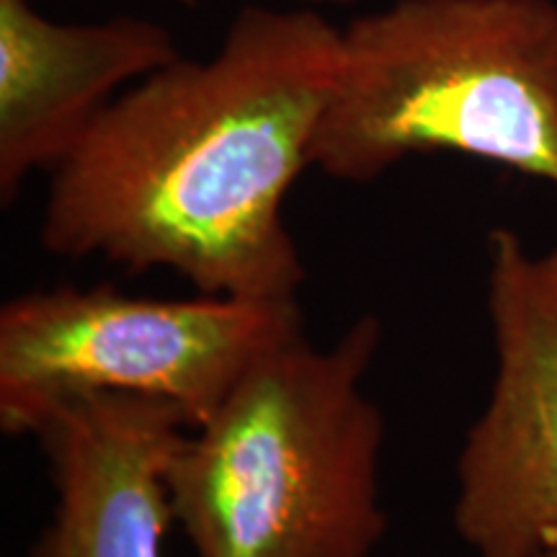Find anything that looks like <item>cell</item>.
<instances>
[{"label":"cell","mask_w":557,"mask_h":557,"mask_svg":"<svg viewBox=\"0 0 557 557\" xmlns=\"http://www.w3.org/2000/svg\"><path fill=\"white\" fill-rule=\"evenodd\" d=\"M338 67L341 29L318 9H243L209 58L122 90L54 165L41 246L173 271L205 295L297 299L308 267L284 199Z\"/></svg>","instance_id":"cell-1"},{"label":"cell","mask_w":557,"mask_h":557,"mask_svg":"<svg viewBox=\"0 0 557 557\" xmlns=\"http://www.w3.org/2000/svg\"><path fill=\"white\" fill-rule=\"evenodd\" d=\"M382 338L377 315L329 346L299 333L186 431L169 493L191 557H374L387 423L367 377Z\"/></svg>","instance_id":"cell-2"},{"label":"cell","mask_w":557,"mask_h":557,"mask_svg":"<svg viewBox=\"0 0 557 557\" xmlns=\"http://www.w3.org/2000/svg\"><path fill=\"white\" fill-rule=\"evenodd\" d=\"M421 152L557 186V3L395 0L341 29L310 165L369 184Z\"/></svg>","instance_id":"cell-3"},{"label":"cell","mask_w":557,"mask_h":557,"mask_svg":"<svg viewBox=\"0 0 557 557\" xmlns=\"http://www.w3.org/2000/svg\"><path fill=\"white\" fill-rule=\"evenodd\" d=\"M302 323L299 299L24 292L0 308V429L37 436L52 410L86 395L163 400L194 429Z\"/></svg>","instance_id":"cell-4"},{"label":"cell","mask_w":557,"mask_h":557,"mask_svg":"<svg viewBox=\"0 0 557 557\" xmlns=\"http://www.w3.org/2000/svg\"><path fill=\"white\" fill-rule=\"evenodd\" d=\"M491 398L457 457L455 529L475 557H540L557 542V248L487 238Z\"/></svg>","instance_id":"cell-5"},{"label":"cell","mask_w":557,"mask_h":557,"mask_svg":"<svg viewBox=\"0 0 557 557\" xmlns=\"http://www.w3.org/2000/svg\"><path fill=\"white\" fill-rule=\"evenodd\" d=\"M189 423L137 395H86L47 416L54 511L29 557H163L173 524L171 459Z\"/></svg>","instance_id":"cell-6"},{"label":"cell","mask_w":557,"mask_h":557,"mask_svg":"<svg viewBox=\"0 0 557 557\" xmlns=\"http://www.w3.org/2000/svg\"><path fill=\"white\" fill-rule=\"evenodd\" d=\"M178 54L156 21L116 16L60 24L34 0H0V201L50 173L124 86Z\"/></svg>","instance_id":"cell-7"},{"label":"cell","mask_w":557,"mask_h":557,"mask_svg":"<svg viewBox=\"0 0 557 557\" xmlns=\"http://www.w3.org/2000/svg\"><path fill=\"white\" fill-rule=\"evenodd\" d=\"M297 5H308V9H318V5H351L357 0H292Z\"/></svg>","instance_id":"cell-8"},{"label":"cell","mask_w":557,"mask_h":557,"mask_svg":"<svg viewBox=\"0 0 557 557\" xmlns=\"http://www.w3.org/2000/svg\"><path fill=\"white\" fill-rule=\"evenodd\" d=\"M173 3H178V5H186V9H194V5H199L201 0H173Z\"/></svg>","instance_id":"cell-9"},{"label":"cell","mask_w":557,"mask_h":557,"mask_svg":"<svg viewBox=\"0 0 557 557\" xmlns=\"http://www.w3.org/2000/svg\"><path fill=\"white\" fill-rule=\"evenodd\" d=\"M540 557H557V542H555V545H553V547H547V549H545V553H542Z\"/></svg>","instance_id":"cell-10"}]
</instances>
